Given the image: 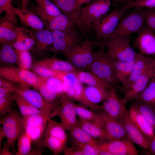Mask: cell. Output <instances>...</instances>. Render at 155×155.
<instances>
[{
	"label": "cell",
	"instance_id": "54",
	"mask_svg": "<svg viewBox=\"0 0 155 155\" xmlns=\"http://www.w3.org/2000/svg\"><path fill=\"white\" fill-rule=\"evenodd\" d=\"M63 152L65 155H82L80 152L73 146L72 148L65 147Z\"/></svg>",
	"mask_w": 155,
	"mask_h": 155
},
{
	"label": "cell",
	"instance_id": "25",
	"mask_svg": "<svg viewBox=\"0 0 155 155\" xmlns=\"http://www.w3.org/2000/svg\"><path fill=\"white\" fill-rule=\"evenodd\" d=\"M12 11L24 25L36 31L43 29L45 25L39 17L33 11L26 9H21L12 6Z\"/></svg>",
	"mask_w": 155,
	"mask_h": 155
},
{
	"label": "cell",
	"instance_id": "9",
	"mask_svg": "<svg viewBox=\"0 0 155 155\" xmlns=\"http://www.w3.org/2000/svg\"><path fill=\"white\" fill-rule=\"evenodd\" d=\"M120 8L115 7L108 12L102 18L99 23L92 28L95 32L94 40H100L110 36L116 28L121 19L126 12Z\"/></svg>",
	"mask_w": 155,
	"mask_h": 155
},
{
	"label": "cell",
	"instance_id": "60",
	"mask_svg": "<svg viewBox=\"0 0 155 155\" xmlns=\"http://www.w3.org/2000/svg\"><path fill=\"white\" fill-rule=\"evenodd\" d=\"M153 78H155V72L154 73V74L153 75Z\"/></svg>",
	"mask_w": 155,
	"mask_h": 155
},
{
	"label": "cell",
	"instance_id": "55",
	"mask_svg": "<svg viewBox=\"0 0 155 155\" xmlns=\"http://www.w3.org/2000/svg\"><path fill=\"white\" fill-rule=\"evenodd\" d=\"M10 146L7 142H5L3 148L0 149V155H13L14 154L9 150Z\"/></svg>",
	"mask_w": 155,
	"mask_h": 155
},
{
	"label": "cell",
	"instance_id": "3",
	"mask_svg": "<svg viewBox=\"0 0 155 155\" xmlns=\"http://www.w3.org/2000/svg\"><path fill=\"white\" fill-rule=\"evenodd\" d=\"M145 23L144 9L135 8L124 14L114 32L106 39L129 36L134 33H138L144 27Z\"/></svg>",
	"mask_w": 155,
	"mask_h": 155
},
{
	"label": "cell",
	"instance_id": "61",
	"mask_svg": "<svg viewBox=\"0 0 155 155\" xmlns=\"http://www.w3.org/2000/svg\"><path fill=\"white\" fill-rule=\"evenodd\" d=\"M154 135H155V130L154 131Z\"/></svg>",
	"mask_w": 155,
	"mask_h": 155
},
{
	"label": "cell",
	"instance_id": "28",
	"mask_svg": "<svg viewBox=\"0 0 155 155\" xmlns=\"http://www.w3.org/2000/svg\"><path fill=\"white\" fill-rule=\"evenodd\" d=\"M108 59L116 79L119 83L122 84L131 73L135 64V59L131 61Z\"/></svg>",
	"mask_w": 155,
	"mask_h": 155
},
{
	"label": "cell",
	"instance_id": "32",
	"mask_svg": "<svg viewBox=\"0 0 155 155\" xmlns=\"http://www.w3.org/2000/svg\"><path fill=\"white\" fill-rule=\"evenodd\" d=\"M69 131L73 140L80 143L90 145L99 150L100 141L93 137L78 125Z\"/></svg>",
	"mask_w": 155,
	"mask_h": 155
},
{
	"label": "cell",
	"instance_id": "29",
	"mask_svg": "<svg viewBox=\"0 0 155 155\" xmlns=\"http://www.w3.org/2000/svg\"><path fill=\"white\" fill-rule=\"evenodd\" d=\"M75 73L82 83L88 86L100 87L109 90L113 87L89 71L78 70Z\"/></svg>",
	"mask_w": 155,
	"mask_h": 155
},
{
	"label": "cell",
	"instance_id": "1",
	"mask_svg": "<svg viewBox=\"0 0 155 155\" xmlns=\"http://www.w3.org/2000/svg\"><path fill=\"white\" fill-rule=\"evenodd\" d=\"M111 4V0H92L85 7H81L75 25L86 38L108 12Z\"/></svg>",
	"mask_w": 155,
	"mask_h": 155
},
{
	"label": "cell",
	"instance_id": "27",
	"mask_svg": "<svg viewBox=\"0 0 155 155\" xmlns=\"http://www.w3.org/2000/svg\"><path fill=\"white\" fill-rule=\"evenodd\" d=\"M127 111L132 121L145 135L149 138L154 135L152 127L133 104Z\"/></svg>",
	"mask_w": 155,
	"mask_h": 155
},
{
	"label": "cell",
	"instance_id": "10",
	"mask_svg": "<svg viewBox=\"0 0 155 155\" xmlns=\"http://www.w3.org/2000/svg\"><path fill=\"white\" fill-rule=\"evenodd\" d=\"M0 77L26 88L33 87L39 80V77L28 70L12 66L1 67Z\"/></svg>",
	"mask_w": 155,
	"mask_h": 155
},
{
	"label": "cell",
	"instance_id": "4",
	"mask_svg": "<svg viewBox=\"0 0 155 155\" xmlns=\"http://www.w3.org/2000/svg\"><path fill=\"white\" fill-rule=\"evenodd\" d=\"M100 47L95 52L94 59L88 70L116 88L119 83L105 55V47L103 46Z\"/></svg>",
	"mask_w": 155,
	"mask_h": 155
},
{
	"label": "cell",
	"instance_id": "31",
	"mask_svg": "<svg viewBox=\"0 0 155 155\" xmlns=\"http://www.w3.org/2000/svg\"><path fill=\"white\" fill-rule=\"evenodd\" d=\"M33 87L39 91L45 99L49 102H57V98L61 96L47 82L45 77H39L38 82Z\"/></svg>",
	"mask_w": 155,
	"mask_h": 155
},
{
	"label": "cell",
	"instance_id": "14",
	"mask_svg": "<svg viewBox=\"0 0 155 155\" xmlns=\"http://www.w3.org/2000/svg\"><path fill=\"white\" fill-rule=\"evenodd\" d=\"M119 121L125 129L127 138L146 150L149 138L145 135L133 122L126 108Z\"/></svg>",
	"mask_w": 155,
	"mask_h": 155
},
{
	"label": "cell",
	"instance_id": "19",
	"mask_svg": "<svg viewBox=\"0 0 155 155\" xmlns=\"http://www.w3.org/2000/svg\"><path fill=\"white\" fill-rule=\"evenodd\" d=\"M17 91L29 102L41 111H53L60 103L59 101L56 102H49L39 92L30 89V88L19 87Z\"/></svg>",
	"mask_w": 155,
	"mask_h": 155
},
{
	"label": "cell",
	"instance_id": "21",
	"mask_svg": "<svg viewBox=\"0 0 155 155\" xmlns=\"http://www.w3.org/2000/svg\"><path fill=\"white\" fill-rule=\"evenodd\" d=\"M97 113L111 140L127 138L125 129L119 120L110 117L102 110Z\"/></svg>",
	"mask_w": 155,
	"mask_h": 155
},
{
	"label": "cell",
	"instance_id": "33",
	"mask_svg": "<svg viewBox=\"0 0 155 155\" xmlns=\"http://www.w3.org/2000/svg\"><path fill=\"white\" fill-rule=\"evenodd\" d=\"M35 50L38 53L44 50L53 41L52 31L47 29L37 30L34 36Z\"/></svg>",
	"mask_w": 155,
	"mask_h": 155
},
{
	"label": "cell",
	"instance_id": "45",
	"mask_svg": "<svg viewBox=\"0 0 155 155\" xmlns=\"http://www.w3.org/2000/svg\"><path fill=\"white\" fill-rule=\"evenodd\" d=\"M15 50L18 55L17 63L20 67L28 70L32 64V57L29 50Z\"/></svg>",
	"mask_w": 155,
	"mask_h": 155
},
{
	"label": "cell",
	"instance_id": "17",
	"mask_svg": "<svg viewBox=\"0 0 155 155\" xmlns=\"http://www.w3.org/2000/svg\"><path fill=\"white\" fill-rule=\"evenodd\" d=\"M134 46L141 54L152 55L155 58V32L146 24L138 33Z\"/></svg>",
	"mask_w": 155,
	"mask_h": 155
},
{
	"label": "cell",
	"instance_id": "48",
	"mask_svg": "<svg viewBox=\"0 0 155 155\" xmlns=\"http://www.w3.org/2000/svg\"><path fill=\"white\" fill-rule=\"evenodd\" d=\"M46 79L47 82L55 89L59 94L61 96L64 94L63 84L59 79L55 77L46 78Z\"/></svg>",
	"mask_w": 155,
	"mask_h": 155
},
{
	"label": "cell",
	"instance_id": "46",
	"mask_svg": "<svg viewBox=\"0 0 155 155\" xmlns=\"http://www.w3.org/2000/svg\"><path fill=\"white\" fill-rule=\"evenodd\" d=\"M73 146L82 155H99V150L93 146L78 142L73 139Z\"/></svg>",
	"mask_w": 155,
	"mask_h": 155
},
{
	"label": "cell",
	"instance_id": "41",
	"mask_svg": "<svg viewBox=\"0 0 155 155\" xmlns=\"http://www.w3.org/2000/svg\"><path fill=\"white\" fill-rule=\"evenodd\" d=\"M15 101L20 113L23 117L39 113L42 111L30 104L20 95Z\"/></svg>",
	"mask_w": 155,
	"mask_h": 155
},
{
	"label": "cell",
	"instance_id": "5",
	"mask_svg": "<svg viewBox=\"0 0 155 155\" xmlns=\"http://www.w3.org/2000/svg\"><path fill=\"white\" fill-rule=\"evenodd\" d=\"M94 45L93 41L86 38L66 58L67 61L78 70H88L94 57Z\"/></svg>",
	"mask_w": 155,
	"mask_h": 155
},
{
	"label": "cell",
	"instance_id": "15",
	"mask_svg": "<svg viewBox=\"0 0 155 155\" xmlns=\"http://www.w3.org/2000/svg\"><path fill=\"white\" fill-rule=\"evenodd\" d=\"M6 12L0 21V42L3 44L15 41L19 28L16 15L12 11Z\"/></svg>",
	"mask_w": 155,
	"mask_h": 155
},
{
	"label": "cell",
	"instance_id": "59",
	"mask_svg": "<svg viewBox=\"0 0 155 155\" xmlns=\"http://www.w3.org/2000/svg\"><path fill=\"white\" fill-rule=\"evenodd\" d=\"M113 1L117 3H122L124 4L127 2L133 0H113Z\"/></svg>",
	"mask_w": 155,
	"mask_h": 155
},
{
	"label": "cell",
	"instance_id": "53",
	"mask_svg": "<svg viewBox=\"0 0 155 155\" xmlns=\"http://www.w3.org/2000/svg\"><path fill=\"white\" fill-rule=\"evenodd\" d=\"M18 88L0 87V98L3 97L7 94L17 91Z\"/></svg>",
	"mask_w": 155,
	"mask_h": 155
},
{
	"label": "cell",
	"instance_id": "36",
	"mask_svg": "<svg viewBox=\"0 0 155 155\" xmlns=\"http://www.w3.org/2000/svg\"><path fill=\"white\" fill-rule=\"evenodd\" d=\"M133 104L144 116L155 130V107L153 106L137 101H135Z\"/></svg>",
	"mask_w": 155,
	"mask_h": 155
},
{
	"label": "cell",
	"instance_id": "8",
	"mask_svg": "<svg viewBox=\"0 0 155 155\" xmlns=\"http://www.w3.org/2000/svg\"><path fill=\"white\" fill-rule=\"evenodd\" d=\"M53 38L52 47L49 52L60 53L67 57L76 47L82 41L76 30L66 33L58 31H52Z\"/></svg>",
	"mask_w": 155,
	"mask_h": 155
},
{
	"label": "cell",
	"instance_id": "26",
	"mask_svg": "<svg viewBox=\"0 0 155 155\" xmlns=\"http://www.w3.org/2000/svg\"><path fill=\"white\" fill-rule=\"evenodd\" d=\"M77 125L100 142L111 140L102 125L100 123L79 119Z\"/></svg>",
	"mask_w": 155,
	"mask_h": 155
},
{
	"label": "cell",
	"instance_id": "56",
	"mask_svg": "<svg viewBox=\"0 0 155 155\" xmlns=\"http://www.w3.org/2000/svg\"><path fill=\"white\" fill-rule=\"evenodd\" d=\"M78 5L81 6L82 5L89 3L92 0H76Z\"/></svg>",
	"mask_w": 155,
	"mask_h": 155
},
{
	"label": "cell",
	"instance_id": "30",
	"mask_svg": "<svg viewBox=\"0 0 155 155\" xmlns=\"http://www.w3.org/2000/svg\"><path fill=\"white\" fill-rule=\"evenodd\" d=\"M35 44V38L31 32L19 27L16 39L13 44L15 49L29 50Z\"/></svg>",
	"mask_w": 155,
	"mask_h": 155
},
{
	"label": "cell",
	"instance_id": "23",
	"mask_svg": "<svg viewBox=\"0 0 155 155\" xmlns=\"http://www.w3.org/2000/svg\"><path fill=\"white\" fill-rule=\"evenodd\" d=\"M32 65H37L53 71L75 73L78 70L69 62L56 57H49L35 61Z\"/></svg>",
	"mask_w": 155,
	"mask_h": 155
},
{
	"label": "cell",
	"instance_id": "11",
	"mask_svg": "<svg viewBox=\"0 0 155 155\" xmlns=\"http://www.w3.org/2000/svg\"><path fill=\"white\" fill-rule=\"evenodd\" d=\"M54 77L62 82L64 94L70 98L80 101L84 87L74 72L55 71Z\"/></svg>",
	"mask_w": 155,
	"mask_h": 155
},
{
	"label": "cell",
	"instance_id": "58",
	"mask_svg": "<svg viewBox=\"0 0 155 155\" xmlns=\"http://www.w3.org/2000/svg\"><path fill=\"white\" fill-rule=\"evenodd\" d=\"M5 137L4 134L2 130L0 128V149H1V144L2 141L3 137Z\"/></svg>",
	"mask_w": 155,
	"mask_h": 155
},
{
	"label": "cell",
	"instance_id": "52",
	"mask_svg": "<svg viewBox=\"0 0 155 155\" xmlns=\"http://www.w3.org/2000/svg\"><path fill=\"white\" fill-rule=\"evenodd\" d=\"M19 85L10 81L0 78V87H19Z\"/></svg>",
	"mask_w": 155,
	"mask_h": 155
},
{
	"label": "cell",
	"instance_id": "43",
	"mask_svg": "<svg viewBox=\"0 0 155 155\" xmlns=\"http://www.w3.org/2000/svg\"><path fill=\"white\" fill-rule=\"evenodd\" d=\"M75 109L77 115L80 119L90 121L102 123L97 113H95L84 106L76 105ZM103 126V125H102Z\"/></svg>",
	"mask_w": 155,
	"mask_h": 155
},
{
	"label": "cell",
	"instance_id": "22",
	"mask_svg": "<svg viewBox=\"0 0 155 155\" xmlns=\"http://www.w3.org/2000/svg\"><path fill=\"white\" fill-rule=\"evenodd\" d=\"M37 5L33 6V10L47 26L50 21L62 13L57 6L49 0H35Z\"/></svg>",
	"mask_w": 155,
	"mask_h": 155
},
{
	"label": "cell",
	"instance_id": "12",
	"mask_svg": "<svg viewBox=\"0 0 155 155\" xmlns=\"http://www.w3.org/2000/svg\"><path fill=\"white\" fill-rule=\"evenodd\" d=\"M102 150L107 151L112 155H138L139 153L133 142L127 138L100 142L99 150Z\"/></svg>",
	"mask_w": 155,
	"mask_h": 155
},
{
	"label": "cell",
	"instance_id": "50",
	"mask_svg": "<svg viewBox=\"0 0 155 155\" xmlns=\"http://www.w3.org/2000/svg\"><path fill=\"white\" fill-rule=\"evenodd\" d=\"M11 0H0V13L3 11H12V5Z\"/></svg>",
	"mask_w": 155,
	"mask_h": 155
},
{
	"label": "cell",
	"instance_id": "57",
	"mask_svg": "<svg viewBox=\"0 0 155 155\" xmlns=\"http://www.w3.org/2000/svg\"><path fill=\"white\" fill-rule=\"evenodd\" d=\"M22 2V9H26L28 5V2L29 0H21ZM52 1L53 0H49Z\"/></svg>",
	"mask_w": 155,
	"mask_h": 155
},
{
	"label": "cell",
	"instance_id": "38",
	"mask_svg": "<svg viewBox=\"0 0 155 155\" xmlns=\"http://www.w3.org/2000/svg\"><path fill=\"white\" fill-rule=\"evenodd\" d=\"M66 144L60 140L51 136L44 135L42 143V146L46 147L56 155L63 152Z\"/></svg>",
	"mask_w": 155,
	"mask_h": 155
},
{
	"label": "cell",
	"instance_id": "20",
	"mask_svg": "<svg viewBox=\"0 0 155 155\" xmlns=\"http://www.w3.org/2000/svg\"><path fill=\"white\" fill-rule=\"evenodd\" d=\"M155 67L150 69L142 74L128 88L124 90L123 98L126 103L128 101L135 100L140 94L146 87L150 80L153 77Z\"/></svg>",
	"mask_w": 155,
	"mask_h": 155
},
{
	"label": "cell",
	"instance_id": "47",
	"mask_svg": "<svg viewBox=\"0 0 155 155\" xmlns=\"http://www.w3.org/2000/svg\"><path fill=\"white\" fill-rule=\"evenodd\" d=\"M145 22L155 32V9H144Z\"/></svg>",
	"mask_w": 155,
	"mask_h": 155
},
{
	"label": "cell",
	"instance_id": "2",
	"mask_svg": "<svg viewBox=\"0 0 155 155\" xmlns=\"http://www.w3.org/2000/svg\"><path fill=\"white\" fill-rule=\"evenodd\" d=\"M94 45L103 46L107 48L105 55L108 59L123 61H131L135 59L137 52L130 45L129 36L94 40Z\"/></svg>",
	"mask_w": 155,
	"mask_h": 155
},
{
	"label": "cell",
	"instance_id": "40",
	"mask_svg": "<svg viewBox=\"0 0 155 155\" xmlns=\"http://www.w3.org/2000/svg\"><path fill=\"white\" fill-rule=\"evenodd\" d=\"M18 151L16 155H30L32 150V142L24 131L17 140Z\"/></svg>",
	"mask_w": 155,
	"mask_h": 155
},
{
	"label": "cell",
	"instance_id": "49",
	"mask_svg": "<svg viewBox=\"0 0 155 155\" xmlns=\"http://www.w3.org/2000/svg\"><path fill=\"white\" fill-rule=\"evenodd\" d=\"M31 67L35 73L41 76L49 78L54 77L55 76V71L37 65H32Z\"/></svg>",
	"mask_w": 155,
	"mask_h": 155
},
{
	"label": "cell",
	"instance_id": "24",
	"mask_svg": "<svg viewBox=\"0 0 155 155\" xmlns=\"http://www.w3.org/2000/svg\"><path fill=\"white\" fill-rule=\"evenodd\" d=\"M75 18L61 13L52 19L48 23L47 29L51 31H58L66 33L76 30Z\"/></svg>",
	"mask_w": 155,
	"mask_h": 155
},
{
	"label": "cell",
	"instance_id": "39",
	"mask_svg": "<svg viewBox=\"0 0 155 155\" xmlns=\"http://www.w3.org/2000/svg\"><path fill=\"white\" fill-rule=\"evenodd\" d=\"M11 42L3 44L0 49V60L5 63L13 64L17 62L18 55Z\"/></svg>",
	"mask_w": 155,
	"mask_h": 155
},
{
	"label": "cell",
	"instance_id": "35",
	"mask_svg": "<svg viewBox=\"0 0 155 155\" xmlns=\"http://www.w3.org/2000/svg\"><path fill=\"white\" fill-rule=\"evenodd\" d=\"M65 130L59 123L50 118L47 122L44 135L55 138L66 144L67 136Z\"/></svg>",
	"mask_w": 155,
	"mask_h": 155
},
{
	"label": "cell",
	"instance_id": "18",
	"mask_svg": "<svg viewBox=\"0 0 155 155\" xmlns=\"http://www.w3.org/2000/svg\"><path fill=\"white\" fill-rule=\"evenodd\" d=\"M106 89L88 86L84 87L79 101L84 106L94 109H100L97 104L106 98L108 91Z\"/></svg>",
	"mask_w": 155,
	"mask_h": 155
},
{
	"label": "cell",
	"instance_id": "34",
	"mask_svg": "<svg viewBox=\"0 0 155 155\" xmlns=\"http://www.w3.org/2000/svg\"><path fill=\"white\" fill-rule=\"evenodd\" d=\"M52 1L62 13L76 20L81 7L78 5L76 0H53Z\"/></svg>",
	"mask_w": 155,
	"mask_h": 155
},
{
	"label": "cell",
	"instance_id": "37",
	"mask_svg": "<svg viewBox=\"0 0 155 155\" xmlns=\"http://www.w3.org/2000/svg\"><path fill=\"white\" fill-rule=\"evenodd\" d=\"M152 80L134 101L147 103L155 107V81L153 77Z\"/></svg>",
	"mask_w": 155,
	"mask_h": 155
},
{
	"label": "cell",
	"instance_id": "6",
	"mask_svg": "<svg viewBox=\"0 0 155 155\" xmlns=\"http://www.w3.org/2000/svg\"><path fill=\"white\" fill-rule=\"evenodd\" d=\"M0 128L7 139V143L10 146L13 145L22 134L25 131L24 124L20 113L14 109L2 118Z\"/></svg>",
	"mask_w": 155,
	"mask_h": 155
},
{
	"label": "cell",
	"instance_id": "42",
	"mask_svg": "<svg viewBox=\"0 0 155 155\" xmlns=\"http://www.w3.org/2000/svg\"><path fill=\"white\" fill-rule=\"evenodd\" d=\"M19 95L16 91L0 98V114L2 117L12 110V104Z\"/></svg>",
	"mask_w": 155,
	"mask_h": 155
},
{
	"label": "cell",
	"instance_id": "16",
	"mask_svg": "<svg viewBox=\"0 0 155 155\" xmlns=\"http://www.w3.org/2000/svg\"><path fill=\"white\" fill-rule=\"evenodd\" d=\"M113 87L108 91L107 96L100 106V109L110 117L119 120L126 107L122 99L118 97L116 90Z\"/></svg>",
	"mask_w": 155,
	"mask_h": 155
},
{
	"label": "cell",
	"instance_id": "51",
	"mask_svg": "<svg viewBox=\"0 0 155 155\" xmlns=\"http://www.w3.org/2000/svg\"><path fill=\"white\" fill-rule=\"evenodd\" d=\"M146 150L149 154L155 155V135L149 138Z\"/></svg>",
	"mask_w": 155,
	"mask_h": 155
},
{
	"label": "cell",
	"instance_id": "44",
	"mask_svg": "<svg viewBox=\"0 0 155 155\" xmlns=\"http://www.w3.org/2000/svg\"><path fill=\"white\" fill-rule=\"evenodd\" d=\"M155 8V0H133L123 4L121 9L127 11L131 8Z\"/></svg>",
	"mask_w": 155,
	"mask_h": 155
},
{
	"label": "cell",
	"instance_id": "13",
	"mask_svg": "<svg viewBox=\"0 0 155 155\" xmlns=\"http://www.w3.org/2000/svg\"><path fill=\"white\" fill-rule=\"evenodd\" d=\"M135 62L129 75L122 84L123 91L129 87L142 74L148 70L155 67V58L144 56L137 53Z\"/></svg>",
	"mask_w": 155,
	"mask_h": 155
},
{
	"label": "cell",
	"instance_id": "7",
	"mask_svg": "<svg viewBox=\"0 0 155 155\" xmlns=\"http://www.w3.org/2000/svg\"><path fill=\"white\" fill-rule=\"evenodd\" d=\"M65 94L61 97L60 105L58 106L51 113V118L58 116L60 119L59 123L65 130L69 131L78 125L75 106Z\"/></svg>",
	"mask_w": 155,
	"mask_h": 155
}]
</instances>
